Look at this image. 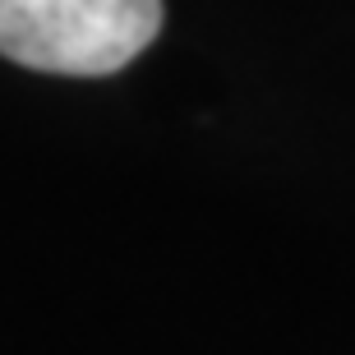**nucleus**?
<instances>
[{
  "label": "nucleus",
  "mask_w": 355,
  "mask_h": 355,
  "mask_svg": "<svg viewBox=\"0 0 355 355\" xmlns=\"http://www.w3.org/2000/svg\"><path fill=\"white\" fill-rule=\"evenodd\" d=\"M162 33V0H0V55L69 79H106Z\"/></svg>",
  "instance_id": "nucleus-1"
}]
</instances>
